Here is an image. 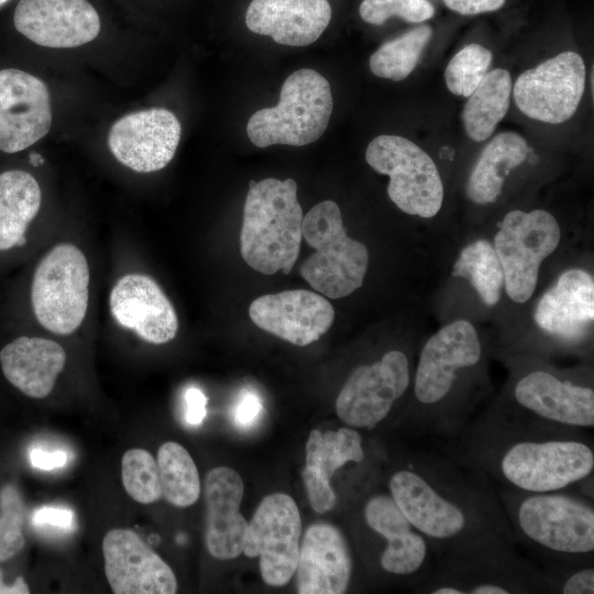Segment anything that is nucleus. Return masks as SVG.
Segmentation results:
<instances>
[{
	"label": "nucleus",
	"mask_w": 594,
	"mask_h": 594,
	"mask_svg": "<svg viewBox=\"0 0 594 594\" xmlns=\"http://www.w3.org/2000/svg\"><path fill=\"white\" fill-rule=\"evenodd\" d=\"M594 319V279L581 270H568L539 299L537 326L549 334L569 341L582 339Z\"/></svg>",
	"instance_id": "nucleus-27"
},
{
	"label": "nucleus",
	"mask_w": 594,
	"mask_h": 594,
	"mask_svg": "<svg viewBox=\"0 0 594 594\" xmlns=\"http://www.w3.org/2000/svg\"><path fill=\"white\" fill-rule=\"evenodd\" d=\"M585 78L582 56L564 51L521 73L514 85V100L526 117L559 124L576 112Z\"/></svg>",
	"instance_id": "nucleus-16"
},
{
	"label": "nucleus",
	"mask_w": 594,
	"mask_h": 594,
	"mask_svg": "<svg viewBox=\"0 0 594 594\" xmlns=\"http://www.w3.org/2000/svg\"><path fill=\"white\" fill-rule=\"evenodd\" d=\"M116 321L152 344L172 341L178 331L176 311L160 285L144 274L119 278L109 297Z\"/></svg>",
	"instance_id": "nucleus-22"
},
{
	"label": "nucleus",
	"mask_w": 594,
	"mask_h": 594,
	"mask_svg": "<svg viewBox=\"0 0 594 594\" xmlns=\"http://www.w3.org/2000/svg\"><path fill=\"white\" fill-rule=\"evenodd\" d=\"M560 240L561 228L546 210H512L504 217L493 246L503 267L506 294L513 301L524 304L534 295L540 264Z\"/></svg>",
	"instance_id": "nucleus-12"
},
{
	"label": "nucleus",
	"mask_w": 594,
	"mask_h": 594,
	"mask_svg": "<svg viewBox=\"0 0 594 594\" xmlns=\"http://www.w3.org/2000/svg\"><path fill=\"white\" fill-rule=\"evenodd\" d=\"M420 594L548 593L543 572L517 548L435 559L428 578L414 587Z\"/></svg>",
	"instance_id": "nucleus-8"
},
{
	"label": "nucleus",
	"mask_w": 594,
	"mask_h": 594,
	"mask_svg": "<svg viewBox=\"0 0 594 594\" xmlns=\"http://www.w3.org/2000/svg\"><path fill=\"white\" fill-rule=\"evenodd\" d=\"M249 316L262 330L294 345L305 346L330 329L334 309L320 294L289 289L257 297L250 305Z\"/></svg>",
	"instance_id": "nucleus-20"
},
{
	"label": "nucleus",
	"mask_w": 594,
	"mask_h": 594,
	"mask_svg": "<svg viewBox=\"0 0 594 594\" xmlns=\"http://www.w3.org/2000/svg\"><path fill=\"white\" fill-rule=\"evenodd\" d=\"M184 402L186 422L191 426L200 425L207 414L206 395L197 387H188L184 394Z\"/></svg>",
	"instance_id": "nucleus-41"
},
{
	"label": "nucleus",
	"mask_w": 594,
	"mask_h": 594,
	"mask_svg": "<svg viewBox=\"0 0 594 594\" xmlns=\"http://www.w3.org/2000/svg\"><path fill=\"white\" fill-rule=\"evenodd\" d=\"M332 108L329 81L314 69L300 68L285 79L275 107L251 116L246 133L262 148L275 144L307 145L323 134Z\"/></svg>",
	"instance_id": "nucleus-7"
},
{
	"label": "nucleus",
	"mask_w": 594,
	"mask_h": 594,
	"mask_svg": "<svg viewBox=\"0 0 594 594\" xmlns=\"http://www.w3.org/2000/svg\"><path fill=\"white\" fill-rule=\"evenodd\" d=\"M30 462L34 468L42 470H53L62 468L67 463V454L64 451H44L33 449L30 452Z\"/></svg>",
	"instance_id": "nucleus-44"
},
{
	"label": "nucleus",
	"mask_w": 594,
	"mask_h": 594,
	"mask_svg": "<svg viewBox=\"0 0 594 594\" xmlns=\"http://www.w3.org/2000/svg\"><path fill=\"white\" fill-rule=\"evenodd\" d=\"M156 463L164 498L180 508L194 505L200 496V479L189 452L167 441L160 447Z\"/></svg>",
	"instance_id": "nucleus-32"
},
{
	"label": "nucleus",
	"mask_w": 594,
	"mask_h": 594,
	"mask_svg": "<svg viewBox=\"0 0 594 594\" xmlns=\"http://www.w3.org/2000/svg\"><path fill=\"white\" fill-rule=\"evenodd\" d=\"M492 59V52L480 44L464 46L450 59L444 70L449 91L468 98L486 75Z\"/></svg>",
	"instance_id": "nucleus-36"
},
{
	"label": "nucleus",
	"mask_w": 594,
	"mask_h": 594,
	"mask_svg": "<svg viewBox=\"0 0 594 594\" xmlns=\"http://www.w3.org/2000/svg\"><path fill=\"white\" fill-rule=\"evenodd\" d=\"M66 363L64 348L54 340L19 337L0 351L4 377L24 395L42 399L51 394Z\"/></svg>",
	"instance_id": "nucleus-28"
},
{
	"label": "nucleus",
	"mask_w": 594,
	"mask_h": 594,
	"mask_svg": "<svg viewBox=\"0 0 594 594\" xmlns=\"http://www.w3.org/2000/svg\"><path fill=\"white\" fill-rule=\"evenodd\" d=\"M208 552L219 560H231L243 552L248 521L240 513L244 484L240 474L228 466L211 469L205 479Z\"/></svg>",
	"instance_id": "nucleus-24"
},
{
	"label": "nucleus",
	"mask_w": 594,
	"mask_h": 594,
	"mask_svg": "<svg viewBox=\"0 0 594 594\" xmlns=\"http://www.w3.org/2000/svg\"><path fill=\"white\" fill-rule=\"evenodd\" d=\"M302 238L315 252L301 264V277L319 294L338 299L363 285L369 267L366 246L350 238L339 206L323 200L302 220Z\"/></svg>",
	"instance_id": "nucleus-6"
},
{
	"label": "nucleus",
	"mask_w": 594,
	"mask_h": 594,
	"mask_svg": "<svg viewBox=\"0 0 594 594\" xmlns=\"http://www.w3.org/2000/svg\"><path fill=\"white\" fill-rule=\"evenodd\" d=\"M446 453L495 487L525 493L574 488L594 472L588 431L547 424L492 405L475 416Z\"/></svg>",
	"instance_id": "nucleus-2"
},
{
	"label": "nucleus",
	"mask_w": 594,
	"mask_h": 594,
	"mask_svg": "<svg viewBox=\"0 0 594 594\" xmlns=\"http://www.w3.org/2000/svg\"><path fill=\"white\" fill-rule=\"evenodd\" d=\"M180 134V123L173 112L151 108L117 120L110 129L108 145L122 165L138 173H152L173 160Z\"/></svg>",
	"instance_id": "nucleus-17"
},
{
	"label": "nucleus",
	"mask_w": 594,
	"mask_h": 594,
	"mask_svg": "<svg viewBox=\"0 0 594 594\" xmlns=\"http://www.w3.org/2000/svg\"><path fill=\"white\" fill-rule=\"evenodd\" d=\"M328 0H252L245 14L250 31L288 46L316 42L330 23Z\"/></svg>",
	"instance_id": "nucleus-26"
},
{
	"label": "nucleus",
	"mask_w": 594,
	"mask_h": 594,
	"mask_svg": "<svg viewBox=\"0 0 594 594\" xmlns=\"http://www.w3.org/2000/svg\"><path fill=\"white\" fill-rule=\"evenodd\" d=\"M33 524L50 525L53 527L72 528L74 514L66 508L43 507L37 509L32 517Z\"/></svg>",
	"instance_id": "nucleus-42"
},
{
	"label": "nucleus",
	"mask_w": 594,
	"mask_h": 594,
	"mask_svg": "<svg viewBox=\"0 0 594 594\" xmlns=\"http://www.w3.org/2000/svg\"><path fill=\"white\" fill-rule=\"evenodd\" d=\"M41 202L40 185L30 173L13 169L0 174V251L25 244V232Z\"/></svg>",
	"instance_id": "nucleus-30"
},
{
	"label": "nucleus",
	"mask_w": 594,
	"mask_h": 594,
	"mask_svg": "<svg viewBox=\"0 0 594 594\" xmlns=\"http://www.w3.org/2000/svg\"><path fill=\"white\" fill-rule=\"evenodd\" d=\"M540 566L548 593L556 594H593L594 564L562 563L542 560Z\"/></svg>",
	"instance_id": "nucleus-37"
},
{
	"label": "nucleus",
	"mask_w": 594,
	"mask_h": 594,
	"mask_svg": "<svg viewBox=\"0 0 594 594\" xmlns=\"http://www.w3.org/2000/svg\"><path fill=\"white\" fill-rule=\"evenodd\" d=\"M30 162L32 163V165L38 166L44 162V160L37 153H32L30 155Z\"/></svg>",
	"instance_id": "nucleus-46"
},
{
	"label": "nucleus",
	"mask_w": 594,
	"mask_h": 594,
	"mask_svg": "<svg viewBox=\"0 0 594 594\" xmlns=\"http://www.w3.org/2000/svg\"><path fill=\"white\" fill-rule=\"evenodd\" d=\"M509 396L495 406L540 421L590 431L594 427V389L552 370L517 372Z\"/></svg>",
	"instance_id": "nucleus-13"
},
{
	"label": "nucleus",
	"mask_w": 594,
	"mask_h": 594,
	"mask_svg": "<svg viewBox=\"0 0 594 594\" xmlns=\"http://www.w3.org/2000/svg\"><path fill=\"white\" fill-rule=\"evenodd\" d=\"M452 276L468 279L485 305L498 302L504 287V272L488 241L481 239L466 245L452 267Z\"/></svg>",
	"instance_id": "nucleus-33"
},
{
	"label": "nucleus",
	"mask_w": 594,
	"mask_h": 594,
	"mask_svg": "<svg viewBox=\"0 0 594 594\" xmlns=\"http://www.w3.org/2000/svg\"><path fill=\"white\" fill-rule=\"evenodd\" d=\"M121 479L127 494L136 503L153 504L163 496L156 460L144 449L134 448L124 452Z\"/></svg>",
	"instance_id": "nucleus-35"
},
{
	"label": "nucleus",
	"mask_w": 594,
	"mask_h": 594,
	"mask_svg": "<svg viewBox=\"0 0 594 594\" xmlns=\"http://www.w3.org/2000/svg\"><path fill=\"white\" fill-rule=\"evenodd\" d=\"M52 124L51 97L37 77L0 70V151L16 153L44 138Z\"/></svg>",
	"instance_id": "nucleus-18"
},
{
	"label": "nucleus",
	"mask_w": 594,
	"mask_h": 594,
	"mask_svg": "<svg viewBox=\"0 0 594 594\" xmlns=\"http://www.w3.org/2000/svg\"><path fill=\"white\" fill-rule=\"evenodd\" d=\"M107 581L116 594H174L172 568L133 530L114 528L102 539Z\"/></svg>",
	"instance_id": "nucleus-19"
},
{
	"label": "nucleus",
	"mask_w": 594,
	"mask_h": 594,
	"mask_svg": "<svg viewBox=\"0 0 594 594\" xmlns=\"http://www.w3.org/2000/svg\"><path fill=\"white\" fill-rule=\"evenodd\" d=\"M90 271L84 252L59 243L38 262L31 285L34 316L58 336L74 333L82 323L89 301Z\"/></svg>",
	"instance_id": "nucleus-9"
},
{
	"label": "nucleus",
	"mask_w": 594,
	"mask_h": 594,
	"mask_svg": "<svg viewBox=\"0 0 594 594\" xmlns=\"http://www.w3.org/2000/svg\"><path fill=\"white\" fill-rule=\"evenodd\" d=\"M30 588L22 576H18L12 585L2 582V571L0 570V594H29Z\"/></svg>",
	"instance_id": "nucleus-45"
},
{
	"label": "nucleus",
	"mask_w": 594,
	"mask_h": 594,
	"mask_svg": "<svg viewBox=\"0 0 594 594\" xmlns=\"http://www.w3.org/2000/svg\"><path fill=\"white\" fill-rule=\"evenodd\" d=\"M301 536V517L295 501L274 493L258 504L250 522L243 552L260 559L263 581L271 586L286 585L297 568Z\"/></svg>",
	"instance_id": "nucleus-14"
},
{
	"label": "nucleus",
	"mask_w": 594,
	"mask_h": 594,
	"mask_svg": "<svg viewBox=\"0 0 594 594\" xmlns=\"http://www.w3.org/2000/svg\"><path fill=\"white\" fill-rule=\"evenodd\" d=\"M495 488L517 543L541 560L593 563V499L574 488L546 493Z\"/></svg>",
	"instance_id": "nucleus-4"
},
{
	"label": "nucleus",
	"mask_w": 594,
	"mask_h": 594,
	"mask_svg": "<svg viewBox=\"0 0 594 594\" xmlns=\"http://www.w3.org/2000/svg\"><path fill=\"white\" fill-rule=\"evenodd\" d=\"M527 141L519 133L505 131L495 135L481 152L466 183V195L479 205L495 202L504 180L529 154Z\"/></svg>",
	"instance_id": "nucleus-29"
},
{
	"label": "nucleus",
	"mask_w": 594,
	"mask_h": 594,
	"mask_svg": "<svg viewBox=\"0 0 594 594\" xmlns=\"http://www.w3.org/2000/svg\"><path fill=\"white\" fill-rule=\"evenodd\" d=\"M362 520L365 529L382 542L376 564L383 573L408 581L414 587L428 578L435 553L389 493L369 496L363 504Z\"/></svg>",
	"instance_id": "nucleus-15"
},
{
	"label": "nucleus",
	"mask_w": 594,
	"mask_h": 594,
	"mask_svg": "<svg viewBox=\"0 0 594 594\" xmlns=\"http://www.w3.org/2000/svg\"><path fill=\"white\" fill-rule=\"evenodd\" d=\"M431 37L432 28L425 24L384 43L370 57L371 72L394 81L407 78Z\"/></svg>",
	"instance_id": "nucleus-34"
},
{
	"label": "nucleus",
	"mask_w": 594,
	"mask_h": 594,
	"mask_svg": "<svg viewBox=\"0 0 594 594\" xmlns=\"http://www.w3.org/2000/svg\"><path fill=\"white\" fill-rule=\"evenodd\" d=\"M1 497L0 563H3L24 548L25 539L22 532V508L16 493L9 487L2 492Z\"/></svg>",
	"instance_id": "nucleus-39"
},
{
	"label": "nucleus",
	"mask_w": 594,
	"mask_h": 594,
	"mask_svg": "<svg viewBox=\"0 0 594 594\" xmlns=\"http://www.w3.org/2000/svg\"><path fill=\"white\" fill-rule=\"evenodd\" d=\"M367 164L387 175L391 200L407 215L432 218L443 202V185L433 160L399 135H378L367 145Z\"/></svg>",
	"instance_id": "nucleus-10"
},
{
	"label": "nucleus",
	"mask_w": 594,
	"mask_h": 594,
	"mask_svg": "<svg viewBox=\"0 0 594 594\" xmlns=\"http://www.w3.org/2000/svg\"><path fill=\"white\" fill-rule=\"evenodd\" d=\"M302 220L294 179L251 180L240 232L244 262L265 275L288 274L298 258Z\"/></svg>",
	"instance_id": "nucleus-5"
},
{
	"label": "nucleus",
	"mask_w": 594,
	"mask_h": 594,
	"mask_svg": "<svg viewBox=\"0 0 594 594\" xmlns=\"http://www.w3.org/2000/svg\"><path fill=\"white\" fill-rule=\"evenodd\" d=\"M15 29L37 45L72 48L95 40L100 18L87 0H20Z\"/></svg>",
	"instance_id": "nucleus-21"
},
{
	"label": "nucleus",
	"mask_w": 594,
	"mask_h": 594,
	"mask_svg": "<svg viewBox=\"0 0 594 594\" xmlns=\"http://www.w3.org/2000/svg\"><path fill=\"white\" fill-rule=\"evenodd\" d=\"M296 572L299 594L345 593L353 559L343 532L329 522L310 525L300 542Z\"/></svg>",
	"instance_id": "nucleus-23"
},
{
	"label": "nucleus",
	"mask_w": 594,
	"mask_h": 594,
	"mask_svg": "<svg viewBox=\"0 0 594 594\" xmlns=\"http://www.w3.org/2000/svg\"><path fill=\"white\" fill-rule=\"evenodd\" d=\"M510 95L512 77L508 70L495 68L486 73L468 97L462 111V122L470 139L483 142L493 134L508 111Z\"/></svg>",
	"instance_id": "nucleus-31"
},
{
	"label": "nucleus",
	"mask_w": 594,
	"mask_h": 594,
	"mask_svg": "<svg viewBox=\"0 0 594 594\" xmlns=\"http://www.w3.org/2000/svg\"><path fill=\"white\" fill-rule=\"evenodd\" d=\"M387 486L436 558L517 546L495 486L446 452H409L391 472Z\"/></svg>",
	"instance_id": "nucleus-1"
},
{
	"label": "nucleus",
	"mask_w": 594,
	"mask_h": 594,
	"mask_svg": "<svg viewBox=\"0 0 594 594\" xmlns=\"http://www.w3.org/2000/svg\"><path fill=\"white\" fill-rule=\"evenodd\" d=\"M359 12L365 22L382 25L392 16L422 22L433 16L435 8L428 0H363Z\"/></svg>",
	"instance_id": "nucleus-38"
},
{
	"label": "nucleus",
	"mask_w": 594,
	"mask_h": 594,
	"mask_svg": "<svg viewBox=\"0 0 594 594\" xmlns=\"http://www.w3.org/2000/svg\"><path fill=\"white\" fill-rule=\"evenodd\" d=\"M262 411L261 396L252 389L243 388L235 399L232 419L237 427L248 429L260 419Z\"/></svg>",
	"instance_id": "nucleus-40"
},
{
	"label": "nucleus",
	"mask_w": 594,
	"mask_h": 594,
	"mask_svg": "<svg viewBox=\"0 0 594 594\" xmlns=\"http://www.w3.org/2000/svg\"><path fill=\"white\" fill-rule=\"evenodd\" d=\"M446 6L463 15L495 11L503 7L505 0H443Z\"/></svg>",
	"instance_id": "nucleus-43"
},
{
	"label": "nucleus",
	"mask_w": 594,
	"mask_h": 594,
	"mask_svg": "<svg viewBox=\"0 0 594 594\" xmlns=\"http://www.w3.org/2000/svg\"><path fill=\"white\" fill-rule=\"evenodd\" d=\"M366 460L364 439L355 428L345 426L338 430L310 431L306 443V465L302 480L307 497L318 514L332 510L337 495L330 480L348 463H363Z\"/></svg>",
	"instance_id": "nucleus-25"
},
{
	"label": "nucleus",
	"mask_w": 594,
	"mask_h": 594,
	"mask_svg": "<svg viewBox=\"0 0 594 594\" xmlns=\"http://www.w3.org/2000/svg\"><path fill=\"white\" fill-rule=\"evenodd\" d=\"M9 0H0V8L6 4Z\"/></svg>",
	"instance_id": "nucleus-47"
},
{
	"label": "nucleus",
	"mask_w": 594,
	"mask_h": 594,
	"mask_svg": "<svg viewBox=\"0 0 594 594\" xmlns=\"http://www.w3.org/2000/svg\"><path fill=\"white\" fill-rule=\"evenodd\" d=\"M484 346L472 323L443 326L422 345L406 409L413 433L451 439L475 417Z\"/></svg>",
	"instance_id": "nucleus-3"
},
{
	"label": "nucleus",
	"mask_w": 594,
	"mask_h": 594,
	"mask_svg": "<svg viewBox=\"0 0 594 594\" xmlns=\"http://www.w3.org/2000/svg\"><path fill=\"white\" fill-rule=\"evenodd\" d=\"M413 373L410 359L400 349H392L371 363L358 365L337 396L339 419L358 430L376 429L407 397Z\"/></svg>",
	"instance_id": "nucleus-11"
}]
</instances>
